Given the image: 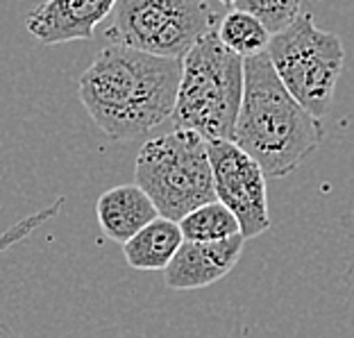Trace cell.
Wrapping results in <instances>:
<instances>
[{
    "instance_id": "obj_1",
    "label": "cell",
    "mask_w": 354,
    "mask_h": 338,
    "mask_svg": "<svg viewBox=\"0 0 354 338\" xmlns=\"http://www.w3.org/2000/svg\"><path fill=\"white\" fill-rule=\"evenodd\" d=\"M182 59L111 44L80 77L86 114L111 141H134L175 114Z\"/></svg>"
},
{
    "instance_id": "obj_2",
    "label": "cell",
    "mask_w": 354,
    "mask_h": 338,
    "mask_svg": "<svg viewBox=\"0 0 354 338\" xmlns=\"http://www.w3.org/2000/svg\"><path fill=\"white\" fill-rule=\"evenodd\" d=\"M243 71V100L232 143L248 152L266 177L291 175L323 143V120L286 91L268 53L245 59Z\"/></svg>"
},
{
    "instance_id": "obj_3",
    "label": "cell",
    "mask_w": 354,
    "mask_h": 338,
    "mask_svg": "<svg viewBox=\"0 0 354 338\" xmlns=\"http://www.w3.org/2000/svg\"><path fill=\"white\" fill-rule=\"evenodd\" d=\"M245 59L223 46L218 32H207L182 57L175 123L205 141H232L243 100Z\"/></svg>"
},
{
    "instance_id": "obj_4",
    "label": "cell",
    "mask_w": 354,
    "mask_h": 338,
    "mask_svg": "<svg viewBox=\"0 0 354 338\" xmlns=\"http://www.w3.org/2000/svg\"><path fill=\"white\" fill-rule=\"evenodd\" d=\"M134 180L148 193L159 216L175 223L216 200L207 141L184 127L143 143L136 155Z\"/></svg>"
},
{
    "instance_id": "obj_5",
    "label": "cell",
    "mask_w": 354,
    "mask_h": 338,
    "mask_svg": "<svg viewBox=\"0 0 354 338\" xmlns=\"http://www.w3.org/2000/svg\"><path fill=\"white\" fill-rule=\"evenodd\" d=\"M223 5L214 0H118L104 37L157 57L182 59L207 32L218 30Z\"/></svg>"
},
{
    "instance_id": "obj_6",
    "label": "cell",
    "mask_w": 354,
    "mask_h": 338,
    "mask_svg": "<svg viewBox=\"0 0 354 338\" xmlns=\"http://www.w3.org/2000/svg\"><path fill=\"white\" fill-rule=\"evenodd\" d=\"M266 53L286 91L309 114L323 120L345 64L341 39L316 28L311 14H302L291 28L270 37Z\"/></svg>"
},
{
    "instance_id": "obj_7",
    "label": "cell",
    "mask_w": 354,
    "mask_h": 338,
    "mask_svg": "<svg viewBox=\"0 0 354 338\" xmlns=\"http://www.w3.org/2000/svg\"><path fill=\"white\" fill-rule=\"evenodd\" d=\"M216 200L236 216L241 236L257 238L270 229L266 173L232 141H207Z\"/></svg>"
},
{
    "instance_id": "obj_8",
    "label": "cell",
    "mask_w": 354,
    "mask_h": 338,
    "mask_svg": "<svg viewBox=\"0 0 354 338\" xmlns=\"http://www.w3.org/2000/svg\"><path fill=\"white\" fill-rule=\"evenodd\" d=\"M118 0H44L28 14V32L44 46L91 39L95 28L111 16Z\"/></svg>"
},
{
    "instance_id": "obj_9",
    "label": "cell",
    "mask_w": 354,
    "mask_h": 338,
    "mask_svg": "<svg viewBox=\"0 0 354 338\" xmlns=\"http://www.w3.org/2000/svg\"><path fill=\"white\" fill-rule=\"evenodd\" d=\"M243 245L245 238L241 234L225 241H214V243L184 241L173 261L164 270L166 286L173 291H196V288L216 284L234 270Z\"/></svg>"
},
{
    "instance_id": "obj_10",
    "label": "cell",
    "mask_w": 354,
    "mask_h": 338,
    "mask_svg": "<svg viewBox=\"0 0 354 338\" xmlns=\"http://www.w3.org/2000/svg\"><path fill=\"white\" fill-rule=\"evenodd\" d=\"M157 216L159 212L148 193L136 184H120V187L104 191L95 205L100 232L118 245H125Z\"/></svg>"
},
{
    "instance_id": "obj_11",
    "label": "cell",
    "mask_w": 354,
    "mask_h": 338,
    "mask_svg": "<svg viewBox=\"0 0 354 338\" xmlns=\"http://www.w3.org/2000/svg\"><path fill=\"white\" fill-rule=\"evenodd\" d=\"M182 243L180 225L157 216L123 245V256L134 270H166Z\"/></svg>"
},
{
    "instance_id": "obj_12",
    "label": "cell",
    "mask_w": 354,
    "mask_h": 338,
    "mask_svg": "<svg viewBox=\"0 0 354 338\" xmlns=\"http://www.w3.org/2000/svg\"><path fill=\"white\" fill-rule=\"evenodd\" d=\"M177 225H180L184 241H193V243H214V241H225L241 234L236 216L221 200L200 205Z\"/></svg>"
},
{
    "instance_id": "obj_13",
    "label": "cell",
    "mask_w": 354,
    "mask_h": 338,
    "mask_svg": "<svg viewBox=\"0 0 354 338\" xmlns=\"http://www.w3.org/2000/svg\"><path fill=\"white\" fill-rule=\"evenodd\" d=\"M216 32H218L223 46L243 59H250L254 55L266 53L270 44V32L254 16L239 12L234 7L230 12H225Z\"/></svg>"
},
{
    "instance_id": "obj_14",
    "label": "cell",
    "mask_w": 354,
    "mask_h": 338,
    "mask_svg": "<svg viewBox=\"0 0 354 338\" xmlns=\"http://www.w3.org/2000/svg\"><path fill=\"white\" fill-rule=\"evenodd\" d=\"M234 10L254 16L272 35H279L302 16V0H234Z\"/></svg>"
},
{
    "instance_id": "obj_15",
    "label": "cell",
    "mask_w": 354,
    "mask_h": 338,
    "mask_svg": "<svg viewBox=\"0 0 354 338\" xmlns=\"http://www.w3.org/2000/svg\"><path fill=\"white\" fill-rule=\"evenodd\" d=\"M0 338H21V336L16 334L12 327H7L5 323H0Z\"/></svg>"
},
{
    "instance_id": "obj_16",
    "label": "cell",
    "mask_w": 354,
    "mask_h": 338,
    "mask_svg": "<svg viewBox=\"0 0 354 338\" xmlns=\"http://www.w3.org/2000/svg\"><path fill=\"white\" fill-rule=\"evenodd\" d=\"M216 3H221L223 7H227V10H232V5H234V0H216Z\"/></svg>"
}]
</instances>
